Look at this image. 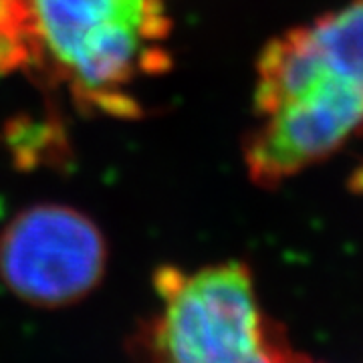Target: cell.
<instances>
[{"instance_id": "3957f363", "label": "cell", "mask_w": 363, "mask_h": 363, "mask_svg": "<svg viewBox=\"0 0 363 363\" xmlns=\"http://www.w3.org/2000/svg\"><path fill=\"white\" fill-rule=\"evenodd\" d=\"M154 291L156 311L138 333L143 363H317L264 311L240 260L194 271L162 267Z\"/></svg>"}, {"instance_id": "6da1fadb", "label": "cell", "mask_w": 363, "mask_h": 363, "mask_svg": "<svg viewBox=\"0 0 363 363\" xmlns=\"http://www.w3.org/2000/svg\"><path fill=\"white\" fill-rule=\"evenodd\" d=\"M164 0H0V77L63 93L85 116L138 119L172 69Z\"/></svg>"}, {"instance_id": "277c9868", "label": "cell", "mask_w": 363, "mask_h": 363, "mask_svg": "<svg viewBox=\"0 0 363 363\" xmlns=\"http://www.w3.org/2000/svg\"><path fill=\"white\" fill-rule=\"evenodd\" d=\"M109 248L104 230L69 204L23 208L0 233V281L40 309L75 305L101 285Z\"/></svg>"}, {"instance_id": "7a4b0ae2", "label": "cell", "mask_w": 363, "mask_h": 363, "mask_svg": "<svg viewBox=\"0 0 363 363\" xmlns=\"http://www.w3.org/2000/svg\"><path fill=\"white\" fill-rule=\"evenodd\" d=\"M242 160L277 188L363 138V0L286 28L260 51Z\"/></svg>"}]
</instances>
